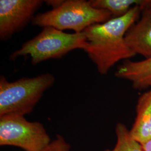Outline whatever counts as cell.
Wrapping results in <instances>:
<instances>
[{
	"label": "cell",
	"instance_id": "cell-1",
	"mask_svg": "<svg viewBox=\"0 0 151 151\" xmlns=\"http://www.w3.org/2000/svg\"><path fill=\"white\" fill-rule=\"evenodd\" d=\"M142 11L140 6H135L124 16L93 25L83 32L87 42L84 51L100 75H107L119 61L135 56L126 43L125 37L138 20Z\"/></svg>",
	"mask_w": 151,
	"mask_h": 151
},
{
	"label": "cell",
	"instance_id": "cell-2",
	"mask_svg": "<svg viewBox=\"0 0 151 151\" xmlns=\"http://www.w3.org/2000/svg\"><path fill=\"white\" fill-rule=\"evenodd\" d=\"M87 42L84 32L70 34L50 27H44L37 36L22 44L10 60L30 56L33 65L50 59H60L76 49L85 50Z\"/></svg>",
	"mask_w": 151,
	"mask_h": 151
},
{
	"label": "cell",
	"instance_id": "cell-3",
	"mask_svg": "<svg viewBox=\"0 0 151 151\" xmlns=\"http://www.w3.org/2000/svg\"><path fill=\"white\" fill-rule=\"evenodd\" d=\"M54 76L44 73L34 77H24L9 82L0 77V116L30 113L44 92L53 85Z\"/></svg>",
	"mask_w": 151,
	"mask_h": 151
},
{
	"label": "cell",
	"instance_id": "cell-4",
	"mask_svg": "<svg viewBox=\"0 0 151 151\" xmlns=\"http://www.w3.org/2000/svg\"><path fill=\"white\" fill-rule=\"evenodd\" d=\"M111 18L108 11L93 7L90 1L67 0L57 8L37 15L32 24L80 33L91 25L105 22Z\"/></svg>",
	"mask_w": 151,
	"mask_h": 151
},
{
	"label": "cell",
	"instance_id": "cell-5",
	"mask_svg": "<svg viewBox=\"0 0 151 151\" xmlns=\"http://www.w3.org/2000/svg\"><path fill=\"white\" fill-rule=\"evenodd\" d=\"M51 142L43 125L27 121L24 116H0V145L14 146L25 151H40Z\"/></svg>",
	"mask_w": 151,
	"mask_h": 151
},
{
	"label": "cell",
	"instance_id": "cell-6",
	"mask_svg": "<svg viewBox=\"0 0 151 151\" xmlns=\"http://www.w3.org/2000/svg\"><path fill=\"white\" fill-rule=\"evenodd\" d=\"M42 0H1L0 39L6 40L32 22Z\"/></svg>",
	"mask_w": 151,
	"mask_h": 151
},
{
	"label": "cell",
	"instance_id": "cell-7",
	"mask_svg": "<svg viewBox=\"0 0 151 151\" xmlns=\"http://www.w3.org/2000/svg\"><path fill=\"white\" fill-rule=\"evenodd\" d=\"M139 20L125 34V41L130 49L145 60L151 58V11L143 10Z\"/></svg>",
	"mask_w": 151,
	"mask_h": 151
},
{
	"label": "cell",
	"instance_id": "cell-8",
	"mask_svg": "<svg viewBox=\"0 0 151 151\" xmlns=\"http://www.w3.org/2000/svg\"><path fill=\"white\" fill-rule=\"evenodd\" d=\"M115 76L130 82L137 90L151 88V58L139 61L124 60L118 66Z\"/></svg>",
	"mask_w": 151,
	"mask_h": 151
},
{
	"label": "cell",
	"instance_id": "cell-9",
	"mask_svg": "<svg viewBox=\"0 0 151 151\" xmlns=\"http://www.w3.org/2000/svg\"><path fill=\"white\" fill-rule=\"evenodd\" d=\"M129 132L132 137L142 145L151 140V88L138 98L136 118Z\"/></svg>",
	"mask_w": 151,
	"mask_h": 151
},
{
	"label": "cell",
	"instance_id": "cell-10",
	"mask_svg": "<svg viewBox=\"0 0 151 151\" xmlns=\"http://www.w3.org/2000/svg\"><path fill=\"white\" fill-rule=\"evenodd\" d=\"M144 0H90L97 9L108 11L113 18L124 16L135 6H141Z\"/></svg>",
	"mask_w": 151,
	"mask_h": 151
},
{
	"label": "cell",
	"instance_id": "cell-11",
	"mask_svg": "<svg viewBox=\"0 0 151 151\" xmlns=\"http://www.w3.org/2000/svg\"><path fill=\"white\" fill-rule=\"evenodd\" d=\"M70 146L65 138L60 135H57V137L48 146L40 151H70Z\"/></svg>",
	"mask_w": 151,
	"mask_h": 151
},
{
	"label": "cell",
	"instance_id": "cell-12",
	"mask_svg": "<svg viewBox=\"0 0 151 151\" xmlns=\"http://www.w3.org/2000/svg\"><path fill=\"white\" fill-rule=\"evenodd\" d=\"M127 129V127L123 123L116 124L115 132L117 137V142L114 150L115 151H128L125 139V132Z\"/></svg>",
	"mask_w": 151,
	"mask_h": 151
},
{
	"label": "cell",
	"instance_id": "cell-13",
	"mask_svg": "<svg viewBox=\"0 0 151 151\" xmlns=\"http://www.w3.org/2000/svg\"><path fill=\"white\" fill-rule=\"evenodd\" d=\"M47 4H48L49 6L52 7V9L58 7L60 6L63 2L62 0H48L45 1Z\"/></svg>",
	"mask_w": 151,
	"mask_h": 151
},
{
	"label": "cell",
	"instance_id": "cell-14",
	"mask_svg": "<svg viewBox=\"0 0 151 151\" xmlns=\"http://www.w3.org/2000/svg\"><path fill=\"white\" fill-rule=\"evenodd\" d=\"M142 10H147L151 11V0H144L143 4L140 6Z\"/></svg>",
	"mask_w": 151,
	"mask_h": 151
},
{
	"label": "cell",
	"instance_id": "cell-15",
	"mask_svg": "<svg viewBox=\"0 0 151 151\" xmlns=\"http://www.w3.org/2000/svg\"><path fill=\"white\" fill-rule=\"evenodd\" d=\"M142 146L143 151H151V140Z\"/></svg>",
	"mask_w": 151,
	"mask_h": 151
},
{
	"label": "cell",
	"instance_id": "cell-16",
	"mask_svg": "<svg viewBox=\"0 0 151 151\" xmlns=\"http://www.w3.org/2000/svg\"><path fill=\"white\" fill-rule=\"evenodd\" d=\"M115 151L114 150H105V151Z\"/></svg>",
	"mask_w": 151,
	"mask_h": 151
}]
</instances>
